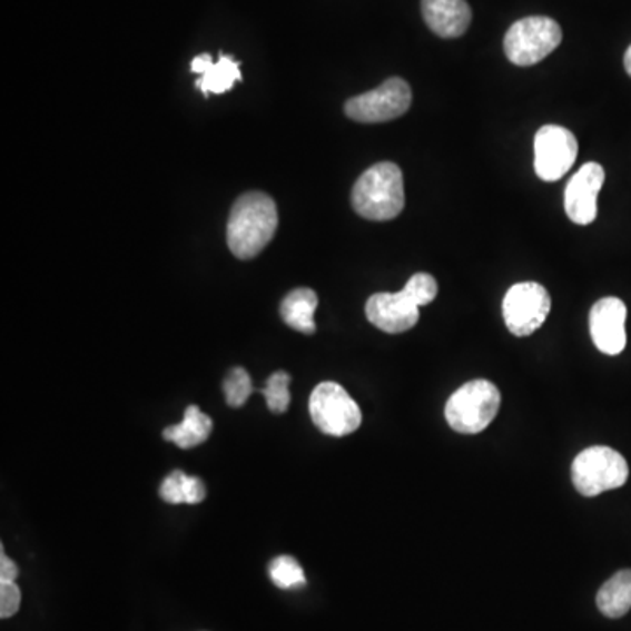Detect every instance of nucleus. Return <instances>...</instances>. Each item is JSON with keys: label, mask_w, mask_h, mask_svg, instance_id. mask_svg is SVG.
Masks as SVG:
<instances>
[{"label": "nucleus", "mask_w": 631, "mask_h": 631, "mask_svg": "<svg viewBox=\"0 0 631 631\" xmlns=\"http://www.w3.org/2000/svg\"><path fill=\"white\" fill-rule=\"evenodd\" d=\"M277 207L262 191L240 195L231 207L227 225L228 248L240 260L260 255L277 230Z\"/></svg>", "instance_id": "f257e3e1"}, {"label": "nucleus", "mask_w": 631, "mask_h": 631, "mask_svg": "<svg viewBox=\"0 0 631 631\" xmlns=\"http://www.w3.org/2000/svg\"><path fill=\"white\" fill-rule=\"evenodd\" d=\"M351 204L356 215L371 221H390L404 210V176L392 161L376 164L355 183Z\"/></svg>", "instance_id": "f03ea898"}, {"label": "nucleus", "mask_w": 631, "mask_h": 631, "mask_svg": "<svg viewBox=\"0 0 631 631\" xmlns=\"http://www.w3.org/2000/svg\"><path fill=\"white\" fill-rule=\"evenodd\" d=\"M500 404L502 395L495 384L486 379L471 381L451 395L446 420L459 434H481L495 420Z\"/></svg>", "instance_id": "7ed1b4c3"}, {"label": "nucleus", "mask_w": 631, "mask_h": 631, "mask_svg": "<svg viewBox=\"0 0 631 631\" xmlns=\"http://www.w3.org/2000/svg\"><path fill=\"white\" fill-rule=\"evenodd\" d=\"M630 475L623 454L612 447L593 446L578 454L572 463V483L582 496L602 495L618 490Z\"/></svg>", "instance_id": "20e7f679"}, {"label": "nucleus", "mask_w": 631, "mask_h": 631, "mask_svg": "<svg viewBox=\"0 0 631 631\" xmlns=\"http://www.w3.org/2000/svg\"><path fill=\"white\" fill-rule=\"evenodd\" d=\"M561 38L563 33L553 18H523L505 33L504 51L514 66H535L556 50Z\"/></svg>", "instance_id": "39448f33"}, {"label": "nucleus", "mask_w": 631, "mask_h": 631, "mask_svg": "<svg viewBox=\"0 0 631 631\" xmlns=\"http://www.w3.org/2000/svg\"><path fill=\"white\" fill-rule=\"evenodd\" d=\"M309 413L323 434L346 437L362 426V411L349 393L334 381L318 384L310 393Z\"/></svg>", "instance_id": "423d86ee"}, {"label": "nucleus", "mask_w": 631, "mask_h": 631, "mask_svg": "<svg viewBox=\"0 0 631 631\" xmlns=\"http://www.w3.org/2000/svg\"><path fill=\"white\" fill-rule=\"evenodd\" d=\"M413 102V91L404 79L392 78L376 90L347 100L344 111L359 124H383L405 115Z\"/></svg>", "instance_id": "0eeeda50"}, {"label": "nucleus", "mask_w": 631, "mask_h": 631, "mask_svg": "<svg viewBox=\"0 0 631 631\" xmlns=\"http://www.w3.org/2000/svg\"><path fill=\"white\" fill-rule=\"evenodd\" d=\"M505 325L516 337H529L539 331L551 313V295L539 283H517L505 294Z\"/></svg>", "instance_id": "6e6552de"}, {"label": "nucleus", "mask_w": 631, "mask_h": 631, "mask_svg": "<svg viewBox=\"0 0 631 631\" xmlns=\"http://www.w3.org/2000/svg\"><path fill=\"white\" fill-rule=\"evenodd\" d=\"M578 151V139L569 128L545 125L535 136L536 176L542 181H558L574 166Z\"/></svg>", "instance_id": "1a4fd4ad"}, {"label": "nucleus", "mask_w": 631, "mask_h": 631, "mask_svg": "<svg viewBox=\"0 0 631 631\" xmlns=\"http://www.w3.org/2000/svg\"><path fill=\"white\" fill-rule=\"evenodd\" d=\"M628 310L621 298L605 297L590 313V332L594 346L603 355L615 356L627 347Z\"/></svg>", "instance_id": "9d476101"}, {"label": "nucleus", "mask_w": 631, "mask_h": 631, "mask_svg": "<svg viewBox=\"0 0 631 631\" xmlns=\"http://www.w3.org/2000/svg\"><path fill=\"white\" fill-rule=\"evenodd\" d=\"M605 181V170L600 164L590 161L572 176L565 190V210L575 225L593 224L599 215L597 198Z\"/></svg>", "instance_id": "9b49d317"}, {"label": "nucleus", "mask_w": 631, "mask_h": 631, "mask_svg": "<svg viewBox=\"0 0 631 631\" xmlns=\"http://www.w3.org/2000/svg\"><path fill=\"white\" fill-rule=\"evenodd\" d=\"M365 313L368 322L386 334H402L420 322V307L404 292L372 295Z\"/></svg>", "instance_id": "f8f14e48"}, {"label": "nucleus", "mask_w": 631, "mask_h": 631, "mask_svg": "<svg viewBox=\"0 0 631 631\" xmlns=\"http://www.w3.org/2000/svg\"><path fill=\"white\" fill-rule=\"evenodd\" d=\"M421 11L430 30L444 39L460 38L472 21L466 0H421Z\"/></svg>", "instance_id": "ddd939ff"}, {"label": "nucleus", "mask_w": 631, "mask_h": 631, "mask_svg": "<svg viewBox=\"0 0 631 631\" xmlns=\"http://www.w3.org/2000/svg\"><path fill=\"white\" fill-rule=\"evenodd\" d=\"M191 72L200 76L195 81V87L203 91L204 96L209 93H225L231 90L236 81L243 79L240 63L227 55H221L218 62H213L209 53L198 55L191 62Z\"/></svg>", "instance_id": "4468645a"}, {"label": "nucleus", "mask_w": 631, "mask_h": 631, "mask_svg": "<svg viewBox=\"0 0 631 631\" xmlns=\"http://www.w3.org/2000/svg\"><path fill=\"white\" fill-rule=\"evenodd\" d=\"M318 309V295L310 288H297L289 292L280 302V318L289 328L300 334L313 335L316 332L314 313Z\"/></svg>", "instance_id": "2eb2a0df"}, {"label": "nucleus", "mask_w": 631, "mask_h": 631, "mask_svg": "<svg viewBox=\"0 0 631 631\" xmlns=\"http://www.w3.org/2000/svg\"><path fill=\"white\" fill-rule=\"evenodd\" d=\"M210 432H213V420L197 405H190L186 408L181 423L167 426L161 435L181 450H191L204 444L209 438Z\"/></svg>", "instance_id": "dca6fc26"}, {"label": "nucleus", "mask_w": 631, "mask_h": 631, "mask_svg": "<svg viewBox=\"0 0 631 631\" xmlns=\"http://www.w3.org/2000/svg\"><path fill=\"white\" fill-rule=\"evenodd\" d=\"M597 605L603 615L619 619L631 609V570H621L600 588Z\"/></svg>", "instance_id": "f3484780"}, {"label": "nucleus", "mask_w": 631, "mask_h": 631, "mask_svg": "<svg viewBox=\"0 0 631 631\" xmlns=\"http://www.w3.org/2000/svg\"><path fill=\"white\" fill-rule=\"evenodd\" d=\"M206 484L195 475H186L181 471L170 472L160 486L161 500L170 505H197L206 500Z\"/></svg>", "instance_id": "a211bd4d"}, {"label": "nucleus", "mask_w": 631, "mask_h": 631, "mask_svg": "<svg viewBox=\"0 0 631 631\" xmlns=\"http://www.w3.org/2000/svg\"><path fill=\"white\" fill-rule=\"evenodd\" d=\"M270 581L280 590H295V588L306 586V574L295 558L277 556L268 566Z\"/></svg>", "instance_id": "6ab92c4d"}, {"label": "nucleus", "mask_w": 631, "mask_h": 631, "mask_svg": "<svg viewBox=\"0 0 631 631\" xmlns=\"http://www.w3.org/2000/svg\"><path fill=\"white\" fill-rule=\"evenodd\" d=\"M289 383H292V377H289L288 372H274L273 376L268 377L262 393H264L270 413L283 414L288 411L289 402H292Z\"/></svg>", "instance_id": "aec40b11"}, {"label": "nucleus", "mask_w": 631, "mask_h": 631, "mask_svg": "<svg viewBox=\"0 0 631 631\" xmlns=\"http://www.w3.org/2000/svg\"><path fill=\"white\" fill-rule=\"evenodd\" d=\"M225 401L230 407H243L253 393V381L243 367L231 368L224 381Z\"/></svg>", "instance_id": "412c9836"}, {"label": "nucleus", "mask_w": 631, "mask_h": 631, "mask_svg": "<svg viewBox=\"0 0 631 631\" xmlns=\"http://www.w3.org/2000/svg\"><path fill=\"white\" fill-rule=\"evenodd\" d=\"M402 292H404L417 307L426 306V304L434 302L435 297H437V280H435L434 276H430V274H414V276L407 280V285L404 286Z\"/></svg>", "instance_id": "4be33fe9"}, {"label": "nucleus", "mask_w": 631, "mask_h": 631, "mask_svg": "<svg viewBox=\"0 0 631 631\" xmlns=\"http://www.w3.org/2000/svg\"><path fill=\"white\" fill-rule=\"evenodd\" d=\"M21 591L17 582H0V618H13L20 609Z\"/></svg>", "instance_id": "5701e85b"}, {"label": "nucleus", "mask_w": 631, "mask_h": 631, "mask_svg": "<svg viewBox=\"0 0 631 631\" xmlns=\"http://www.w3.org/2000/svg\"><path fill=\"white\" fill-rule=\"evenodd\" d=\"M18 578V566L11 558L0 554V582H14Z\"/></svg>", "instance_id": "b1692460"}, {"label": "nucleus", "mask_w": 631, "mask_h": 631, "mask_svg": "<svg viewBox=\"0 0 631 631\" xmlns=\"http://www.w3.org/2000/svg\"><path fill=\"white\" fill-rule=\"evenodd\" d=\"M624 69L631 76V46L628 48L627 55H624Z\"/></svg>", "instance_id": "393cba45"}]
</instances>
